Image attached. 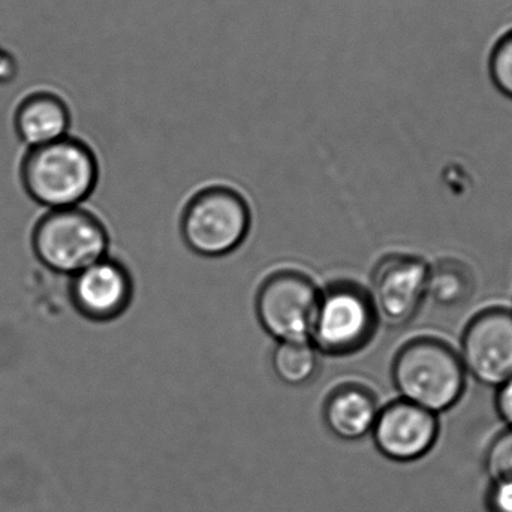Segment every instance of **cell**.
Listing matches in <instances>:
<instances>
[{"instance_id":"8992f818","label":"cell","mask_w":512,"mask_h":512,"mask_svg":"<svg viewBox=\"0 0 512 512\" xmlns=\"http://www.w3.org/2000/svg\"><path fill=\"white\" fill-rule=\"evenodd\" d=\"M319 294L321 289L303 271H274L256 294L259 324L277 343L310 340Z\"/></svg>"},{"instance_id":"ac0fdd59","label":"cell","mask_w":512,"mask_h":512,"mask_svg":"<svg viewBox=\"0 0 512 512\" xmlns=\"http://www.w3.org/2000/svg\"><path fill=\"white\" fill-rule=\"evenodd\" d=\"M496 411L507 427L512 429V378L499 385L496 391Z\"/></svg>"},{"instance_id":"30bf717a","label":"cell","mask_w":512,"mask_h":512,"mask_svg":"<svg viewBox=\"0 0 512 512\" xmlns=\"http://www.w3.org/2000/svg\"><path fill=\"white\" fill-rule=\"evenodd\" d=\"M382 456L397 463L423 459L439 436L438 415L399 399L379 409L370 433Z\"/></svg>"},{"instance_id":"e0dca14e","label":"cell","mask_w":512,"mask_h":512,"mask_svg":"<svg viewBox=\"0 0 512 512\" xmlns=\"http://www.w3.org/2000/svg\"><path fill=\"white\" fill-rule=\"evenodd\" d=\"M486 507L489 512H512V480H496L487 490Z\"/></svg>"},{"instance_id":"4fadbf2b","label":"cell","mask_w":512,"mask_h":512,"mask_svg":"<svg viewBox=\"0 0 512 512\" xmlns=\"http://www.w3.org/2000/svg\"><path fill=\"white\" fill-rule=\"evenodd\" d=\"M471 268L457 259H442L429 267L427 297L438 306L456 307L466 303L474 292Z\"/></svg>"},{"instance_id":"9c48e42d","label":"cell","mask_w":512,"mask_h":512,"mask_svg":"<svg viewBox=\"0 0 512 512\" xmlns=\"http://www.w3.org/2000/svg\"><path fill=\"white\" fill-rule=\"evenodd\" d=\"M68 294L78 315L110 322L131 306L134 280L125 264L107 255L69 277Z\"/></svg>"},{"instance_id":"3957f363","label":"cell","mask_w":512,"mask_h":512,"mask_svg":"<svg viewBox=\"0 0 512 512\" xmlns=\"http://www.w3.org/2000/svg\"><path fill=\"white\" fill-rule=\"evenodd\" d=\"M108 246L105 225L81 206L47 210L33 228V254L47 270L63 276H74L104 258Z\"/></svg>"},{"instance_id":"52a82bcc","label":"cell","mask_w":512,"mask_h":512,"mask_svg":"<svg viewBox=\"0 0 512 512\" xmlns=\"http://www.w3.org/2000/svg\"><path fill=\"white\" fill-rule=\"evenodd\" d=\"M459 355L466 373L481 384L498 388L512 378V310L492 307L475 315Z\"/></svg>"},{"instance_id":"2e32d148","label":"cell","mask_w":512,"mask_h":512,"mask_svg":"<svg viewBox=\"0 0 512 512\" xmlns=\"http://www.w3.org/2000/svg\"><path fill=\"white\" fill-rule=\"evenodd\" d=\"M489 69L490 77L499 92L512 99V30L505 33L493 47Z\"/></svg>"},{"instance_id":"277c9868","label":"cell","mask_w":512,"mask_h":512,"mask_svg":"<svg viewBox=\"0 0 512 512\" xmlns=\"http://www.w3.org/2000/svg\"><path fill=\"white\" fill-rule=\"evenodd\" d=\"M251 222V209L239 192L228 186H210L186 204L180 231L194 254L221 258L243 245Z\"/></svg>"},{"instance_id":"9a60e30c","label":"cell","mask_w":512,"mask_h":512,"mask_svg":"<svg viewBox=\"0 0 512 512\" xmlns=\"http://www.w3.org/2000/svg\"><path fill=\"white\" fill-rule=\"evenodd\" d=\"M486 472L492 481L512 480V429L499 433L487 448L484 457Z\"/></svg>"},{"instance_id":"6da1fadb","label":"cell","mask_w":512,"mask_h":512,"mask_svg":"<svg viewBox=\"0 0 512 512\" xmlns=\"http://www.w3.org/2000/svg\"><path fill=\"white\" fill-rule=\"evenodd\" d=\"M20 179L26 194L47 210L80 207L98 185V159L84 141L68 135L27 149Z\"/></svg>"},{"instance_id":"8fae6325","label":"cell","mask_w":512,"mask_h":512,"mask_svg":"<svg viewBox=\"0 0 512 512\" xmlns=\"http://www.w3.org/2000/svg\"><path fill=\"white\" fill-rule=\"evenodd\" d=\"M378 399L361 384L334 388L324 403V421L331 433L342 441H360L372 433L379 414Z\"/></svg>"},{"instance_id":"5bb4252c","label":"cell","mask_w":512,"mask_h":512,"mask_svg":"<svg viewBox=\"0 0 512 512\" xmlns=\"http://www.w3.org/2000/svg\"><path fill=\"white\" fill-rule=\"evenodd\" d=\"M274 373L283 384L301 387L315 379L319 370V351L310 340L279 342L271 357Z\"/></svg>"},{"instance_id":"7c38bea8","label":"cell","mask_w":512,"mask_h":512,"mask_svg":"<svg viewBox=\"0 0 512 512\" xmlns=\"http://www.w3.org/2000/svg\"><path fill=\"white\" fill-rule=\"evenodd\" d=\"M71 114L62 98L48 92L27 96L15 110L14 128L27 149L68 137Z\"/></svg>"},{"instance_id":"5b68a950","label":"cell","mask_w":512,"mask_h":512,"mask_svg":"<svg viewBox=\"0 0 512 512\" xmlns=\"http://www.w3.org/2000/svg\"><path fill=\"white\" fill-rule=\"evenodd\" d=\"M378 322L369 291L352 280H337L321 289L310 342L319 354H355L369 345Z\"/></svg>"},{"instance_id":"7a4b0ae2","label":"cell","mask_w":512,"mask_h":512,"mask_svg":"<svg viewBox=\"0 0 512 512\" xmlns=\"http://www.w3.org/2000/svg\"><path fill=\"white\" fill-rule=\"evenodd\" d=\"M466 376L459 352L435 337L409 340L399 349L391 367L400 399L436 415L462 399Z\"/></svg>"},{"instance_id":"ba28073f","label":"cell","mask_w":512,"mask_h":512,"mask_svg":"<svg viewBox=\"0 0 512 512\" xmlns=\"http://www.w3.org/2000/svg\"><path fill=\"white\" fill-rule=\"evenodd\" d=\"M429 267L412 255H388L378 262L369 294L379 321L402 327L415 318L427 298Z\"/></svg>"}]
</instances>
